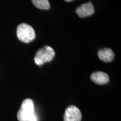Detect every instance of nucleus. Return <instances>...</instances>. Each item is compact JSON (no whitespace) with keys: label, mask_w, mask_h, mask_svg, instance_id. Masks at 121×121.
Listing matches in <instances>:
<instances>
[{"label":"nucleus","mask_w":121,"mask_h":121,"mask_svg":"<svg viewBox=\"0 0 121 121\" xmlns=\"http://www.w3.org/2000/svg\"><path fill=\"white\" fill-rule=\"evenodd\" d=\"M19 121H37V117L34 111V102L31 99H26L22 102L17 112Z\"/></svg>","instance_id":"f257e3e1"},{"label":"nucleus","mask_w":121,"mask_h":121,"mask_svg":"<svg viewBox=\"0 0 121 121\" xmlns=\"http://www.w3.org/2000/svg\"><path fill=\"white\" fill-rule=\"evenodd\" d=\"M16 35L19 40L25 43L33 41L35 38V33L34 29L30 25L25 23L18 25Z\"/></svg>","instance_id":"f03ea898"},{"label":"nucleus","mask_w":121,"mask_h":121,"mask_svg":"<svg viewBox=\"0 0 121 121\" xmlns=\"http://www.w3.org/2000/svg\"><path fill=\"white\" fill-rule=\"evenodd\" d=\"M55 56V52L51 47H43L37 51L34 57V62L38 66L43 65L44 63L48 62L53 60Z\"/></svg>","instance_id":"7ed1b4c3"},{"label":"nucleus","mask_w":121,"mask_h":121,"mask_svg":"<svg viewBox=\"0 0 121 121\" xmlns=\"http://www.w3.org/2000/svg\"><path fill=\"white\" fill-rule=\"evenodd\" d=\"M81 113L79 109L76 106L71 105L65 110L64 121H80Z\"/></svg>","instance_id":"20e7f679"},{"label":"nucleus","mask_w":121,"mask_h":121,"mask_svg":"<svg viewBox=\"0 0 121 121\" xmlns=\"http://www.w3.org/2000/svg\"><path fill=\"white\" fill-rule=\"evenodd\" d=\"M75 11L80 17L84 18L93 15L94 13V8L92 3L89 2L79 6Z\"/></svg>","instance_id":"39448f33"},{"label":"nucleus","mask_w":121,"mask_h":121,"mask_svg":"<svg viewBox=\"0 0 121 121\" xmlns=\"http://www.w3.org/2000/svg\"><path fill=\"white\" fill-rule=\"evenodd\" d=\"M90 78L93 82L99 85L107 84L109 81L108 75L105 72L102 71L94 72L91 75Z\"/></svg>","instance_id":"423d86ee"},{"label":"nucleus","mask_w":121,"mask_h":121,"mask_svg":"<svg viewBox=\"0 0 121 121\" xmlns=\"http://www.w3.org/2000/svg\"><path fill=\"white\" fill-rule=\"evenodd\" d=\"M98 55L100 60L104 62H110L114 58V53L113 51L108 48L100 49L98 52Z\"/></svg>","instance_id":"0eeeda50"},{"label":"nucleus","mask_w":121,"mask_h":121,"mask_svg":"<svg viewBox=\"0 0 121 121\" xmlns=\"http://www.w3.org/2000/svg\"><path fill=\"white\" fill-rule=\"evenodd\" d=\"M33 4L41 10H48L50 8V4L48 0H31Z\"/></svg>","instance_id":"6e6552de"},{"label":"nucleus","mask_w":121,"mask_h":121,"mask_svg":"<svg viewBox=\"0 0 121 121\" xmlns=\"http://www.w3.org/2000/svg\"><path fill=\"white\" fill-rule=\"evenodd\" d=\"M65 1H66V2H71V1H73V0H64Z\"/></svg>","instance_id":"1a4fd4ad"}]
</instances>
